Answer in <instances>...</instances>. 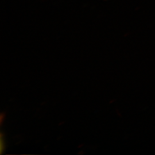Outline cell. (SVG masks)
Here are the masks:
<instances>
[{
	"label": "cell",
	"instance_id": "1",
	"mask_svg": "<svg viewBox=\"0 0 155 155\" xmlns=\"http://www.w3.org/2000/svg\"><path fill=\"white\" fill-rule=\"evenodd\" d=\"M0 146H1V153H2V151L4 150V141L3 140V136L1 134V144H0Z\"/></svg>",
	"mask_w": 155,
	"mask_h": 155
}]
</instances>
